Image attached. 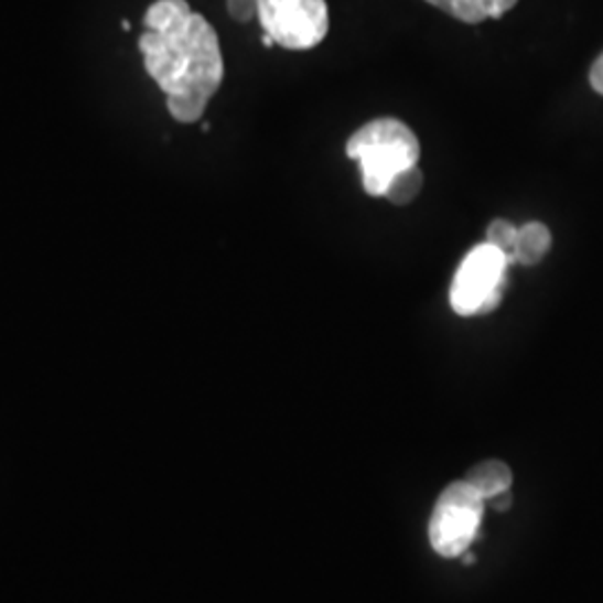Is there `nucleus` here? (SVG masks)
Listing matches in <instances>:
<instances>
[{
	"label": "nucleus",
	"mask_w": 603,
	"mask_h": 603,
	"mask_svg": "<svg viewBox=\"0 0 603 603\" xmlns=\"http://www.w3.org/2000/svg\"><path fill=\"white\" fill-rule=\"evenodd\" d=\"M489 503L496 512H505L512 505V496H509V492H503V494H496L494 498H489Z\"/></svg>",
	"instance_id": "obj_13"
},
{
	"label": "nucleus",
	"mask_w": 603,
	"mask_h": 603,
	"mask_svg": "<svg viewBox=\"0 0 603 603\" xmlns=\"http://www.w3.org/2000/svg\"><path fill=\"white\" fill-rule=\"evenodd\" d=\"M422 172L418 170V165L413 168H407L402 170L400 175L394 177V182L389 184L387 193H385V200H389L391 204L396 206H405V204H411L420 191H422Z\"/></svg>",
	"instance_id": "obj_9"
},
{
	"label": "nucleus",
	"mask_w": 603,
	"mask_h": 603,
	"mask_svg": "<svg viewBox=\"0 0 603 603\" xmlns=\"http://www.w3.org/2000/svg\"><path fill=\"white\" fill-rule=\"evenodd\" d=\"M483 498L465 481L452 483L437 500L429 519V543L448 559L470 550L483 521Z\"/></svg>",
	"instance_id": "obj_4"
},
{
	"label": "nucleus",
	"mask_w": 603,
	"mask_h": 603,
	"mask_svg": "<svg viewBox=\"0 0 603 603\" xmlns=\"http://www.w3.org/2000/svg\"><path fill=\"white\" fill-rule=\"evenodd\" d=\"M509 260L503 250L492 244L474 246L454 276L450 289V304L456 315H487L492 313L507 287Z\"/></svg>",
	"instance_id": "obj_3"
},
{
	"label": "nucleus",
	"mask_w": 603,
	"mask_h": 603,
	"mask_svg": "<svg viewBox=\"0 0 603 603\" xmlns=\"http://www.w3.org/2000/svg\"><path fill=\"white\" fill-rule=\"evenodd\" d=\"M590 85L596 95L603 97V54L590 67Z\"/></svg>",
	"instance_id": "obj_12"
},
{
	"label": "nucleus",
	"mask_w": 603,
	"mask_h": 603,
	"mask_svg": "<svg viewBox=\"0 0 603 603\" xmlns=\"http://www.w3.org/2000/svg\"><path fill=\"white\" fill-rule=\"evenodd\" d=\"M465 483L470 487H474L481 498L489 500L494 498L496 494H503V492H509V485H512V472L509 467L503 463V461H483L478 463L474 470L467 472L465 476Z\"/></svg>",
	"instance_id": "obj_8"
},
{
	"label": "nucleus",
	"mask_w": 603,
	"mask_h": 603,
	"mask_svg": "<svg viewBox=\"0 0 603 603\" xmlns=\"http://www.w3.org/2000/svg\"><path fill=\"white\" fill-rule=\"evenodd\" d=\"M230 19L237 23H250L257 19V0H226Z\"/></svg>",
	"instance_id": "obj_11"
},
{
	"label": "nucleus",
	"mask_w": 603,
	"mask_h": 603,
	"mask_svg": "<svg viewBox=\"0 0 603 603\" xmlns=\"http://www.w3.org/2000/svg\"><path fill=\"white\" fill-rule=\"evenodd\" d=\"M424 3L450 14L461 23L478 25L485 21L503 19L509 10H514L519 0H424Z\"/></svg>",
	"instance_id": "obj_6"
},
{
	"label": "nucleus",
	"mask_w": 603,
	"mask_h": 603,
	"mask_svg": "<svg viewBox=\"0 0 603 603\" xmlns=\"http://www.w3.org/2000/svg\"><path fill=\"white\" fill-rule=\"evenodd\" d=\"M143 23V65L165 95L170 115L180 123L200 121L224 80L217 32L186 0H157Z\"/></svg>",
	"instance_id": "obj_1"
},
{
	"label": "nucleus",
	"mask_w": 603,
	"mask_h": 603,
	"mask_svg": "<svg viewBox=\"0 0 603 603\" xmlns=\"http://www.w3.org/2000/svg\"><path fill=\"white\" fill-rule=\"evenodd\" d=\"M550 246H552L550 228L541 222H528L526 226L519 228V235H516L512 255L507 257V260L509 265L535 267L548 255Z\"/></svg>",
	"instance_id": "obj_7"
},
{
	"label": "nucleus",
	"mask_w": 603,
	"mask_h": 603,
	"mask_svg": "<svg viewBox=\"0 0 603 603\" xmlns=\"http://www.w3.org/2000/svg\"><path fill=\"white\" fill-rule=\"evenodd\" d=\"M257 19L276 45L293 52L313 50L329 34L326 0H257Z\"/></svg>",
	"instance_id": "obj_5"
},
{
	"label": "nucleus",
	"mask_w": 603,
	"mask_h": 603,
	"mask_svg": "<svg viewBox=\"0 0 603 603\" xmlns=\"http://www.w3.org/2000/svg\"><path fill=\"white\" fill-rule=\"evenodd\" d=\"M347 157L360 163L365 193L385 197L396 175L418 165L420 143L407 123L394 117H380L352 134Z\"/></svg>",
	"instance_id": "obj_2"
},
{
	"label": "nucleus",
	"mask_w": 603,
	"mask_h": 603,
	"mask_svg": "<svg viewBox=\"0 0 603 603\" xmlns=\"http://www.w3.org/2000/svg\"><path fill=\"white\" fill-rule=\"evenodd\" d=\"M516 235H519V228H516V226H514L512 222H507V219H494V222L487 226V244L496 246V248L503 250L507 257L512 255Z\"/></svg>",
	"instance_id": "obj_10"
}]
</instances>
